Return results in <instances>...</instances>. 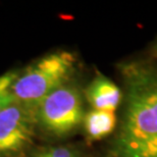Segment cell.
<instances>
[{
    "mask_svg": "<svg viewBox=\"0 0 157 157\" xmlns=\"http://www.w3.org/2000/svg\"><path fill=\"white\" fill-rule=\"evenodd\" d=\"M128 157H157V140Z\"/></svg>",
    "mask_w": 157,
    "mask_h": 157,
    "instance_id": "cell-9",
    "label": "cell"
},
{
    "mask_svg": "<svg viewBox=\"0 0 157 157\" xmlns=\"http://www.w3.org/2000/svg\"></svg>",
    "mask_w": 157,
    "mask_h": 157,
    "instance_id": "cell-10",
    "label": "cell"
},
{
    "mask_svg": "<svg viewBox=\"0 0 157 157\" xmlns=\"http://www.w3.org/2000/svg\"><path fill=\"white\" fill-rule=\"evenodd\" d=\"M127 100L113 157H128L157 140V70L131 65L124 70Z\"/></svg>",
    "mask_w": 157,
    "mask_h": 157,
    "instance_id": "cell-1",
    "label": "cell"
},
{
    "mask_svg": "<svg viewBox=\"0 0 157 157\" xmlns=\"http://www.w3.org/2000/svg\"><path fill=\"white\" fill-rule=\"evenodd\" d=\"M84 128L88 141L101 140L114 130L117 115L114 111L92 109L84 117Z\"/></svg>",
    "mask_w": 157,
    "mask_h": 157,
    "instance_id": "cell-6",
    "label": "cell"
},
{
    "mask_svg": "<svg viewBox=\"0 0 157 157\" xmlns=\"http://www.w3.org/2000/svg\"><path fill=\"white\" fill-rule=\"evenodd\" d=\"M83 102L76 87L63 85L46 96L35 110V122L50 136L73 133L84 119Z\"/></svg>",
    "mask_w": 157,
    "mask_h": 157,
    "instance_id": "cell-3",
    "label": "cell"
},
{
    "mask_svg": "<svg viewBox=\"0 0 157 157\" xmlns=\"http://www.w3.org/2000/svg\"><path fill=\"white\" fill-rule=\"evenodd\" d=\"M75 64V55L68 51L49 53L31 62L18 71L11 86L14 101L35 114L37 106L46 96L67 85Z\"/></svg>",
    "mask_w": 157,
    "mask_h": 157,
    "instance_id": "cell-2",
    "label": "cell"
},
{
    "mask_svg": "<svg viewBox=\"0 0 157 157\" xmlns=\"http://www.w3.org/2000/svg\"><path fill=\"white\" fill-rule=\"evenodd\" d=\"M35 114L17 102L0 112V157H21L33 142Z\"/></svg>",
    "mask_w": 157,
    "mask_h": 157,
    "instance_id": "cell-4",
    "label": "cell"
},
{
    "mask_svg": "<svg viewBox=\"0 0 157 157\" xmlns=\"http://www.w3.org/2000/svg\"><path fill=\"white\" fill-rule=\"evenodd\" d=\"M85 94L93 109L97 110L114 111L121 101L119 88L100 73L88 85Z\"/></svg>",
    "mask_w": 157,
    "mask_h": 157,
    "instance_id": "cell-5",
    "label": "cell"
},
{
    "mask_svg": "<svg viewBox=\"0 0 157 157\" xmlns=\"http://www.w3.org/2000/svg\"><path fill=\"white\" fill-rule=\"evenodd\" d=\"M18 71H10L0 76V112L14 102L11 86L17 78Z\"/></svg>",
    "mask_w": 157,
    "mask_h": 157,
    "instance_id": "cell-7",
    "label": "cell"
},
{
    "mask_svg": "<svg viewBox=\"0 0 157 157\" xmlns=\"http://www.w3.org/2000/svg\"><path fill=\"white\" fill-rule=\"evenodd\" d=\"M34 157H80V154L74 148L56 146L40 150Z\"/></svg>",
    "mask_w": 157,
    "mask_h": 157,
    "instance_id": "cell-8",
    "label": "cell"
}]
</instances>
